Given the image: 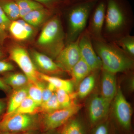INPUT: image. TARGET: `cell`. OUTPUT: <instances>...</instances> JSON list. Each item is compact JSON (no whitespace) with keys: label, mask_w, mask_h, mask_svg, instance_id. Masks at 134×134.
Masks as SVG:
<instances>
[{"label":"cell","mask_w":134,"mask_h":134,"mask_svg":"<svg viewBox=\"0 0 134 134\" xmlns=\"http://www.w3.org/2000/svg\"><path fill=\"white\" fill-rule=\"evenodd\" d=\"M98 0H85L70 3L65 9L66 20V44L78 39L86 29L89 18Z\"/></svg>","instance_id":"4"},{"label":"cell","mask_w":134,"mask_h":134,"mask_svg":"<svg viewBox=\"0 0 134 134\" xmlns=\"http://www.w3.org/2000/svg\"><path fill=\"white\" fill-rule=\"evenodd\" d=\"M28 90V97L31 99L38 107L42 102V91L44 85L40 82L37 83H29Z\"/></svg>","instance_id":"24"},{"label":"cell","mask_w":134,"mask_h":134,"mask_svg":"<svg viewBox=\"0 0 134 134\" xmlns=\"http://www.w3.org/2000/svg\"><path fill=\"white\" fill-rule=\"evenodd\" d=\"M101 70V96L111 101L115 97L117 90L115 74Z\"/></svg>","instance_id":"15"},{"label":"cell","mask_w":134,"mask_h":134,"mask_svg":"<svg viewBox=\"0 0 134 134\" xmlns=\"http://www.w3.org/2000/svg\"><path fill=\"white\" fill-rule=\"evenodd\" d=\"M92 42L94 50L101 61L102 69L115 74L128 73L133 69V59L115 43L93 40Z\"/></svg>","instance_id":"3"},{"label":"cell","mask_w":134,"mask_h":134,"mask_svg":"<svg viewBox=\"0 0 134 134\" xmlns=\"http://www.w3.org/2000/svg\"><path fill=\"white\" fill-rule=\"evenodd\" d=\"M22 134H36L34 130L28 131V132H24Z\"/></svg>","instance_id":"41"},{"label":"cell","mask_w":134,"mask_h":134,"mask_svg":"<svg viewBox=\"0 0 134 134\" xmlns=\"http://www.w3.org/2000/svg\"><path fill=\"white\" fill-rule=\"evenodd\" d=\"M0 59V74H5L14 69L11 63L5 60Z\"/></svg>","instance_id":"33"},{"label":"cell","mask_w":134,"mask_h":134,"mask_svg":"<svg viewBox=\"0 0 134 134\" xmlns=\"http://www.w3.org/2000/svg\"><path fill=\"white\" fill-rule=\"evenodd\" d=\"M23 133H14L8 132H0V134H22Z\"/></svg>","instance_id":"40"},{"label":"cell","mask_w":134,"mask_h":134,"mask_svg":"<svg viewBox=\"0 0 134 134\" xmlns=\"http://www.w3.org/2000/svg\"><path fill=\"white\" fill-rule=\"evenodd\" d=\"M59 134H67L66 123L63 125V127L62 130L61 132H60Z\"/></svg>","instance_id":"38"},{"label":"cell","mask_w":134,"mask_h":134,"mask_svg":"<svg viewBox=\"0 0 134 134\" xmlns=\"http://www.w3.org/2000/svg\"><path fill=\"white\" fill-rule=\"evenodd\" d=\"M27 96V88L22 87L16 90L10 98L7 108V113L5 114H9L14 111Z\"/></svg>","instance_id":"20"},{"label":"cell","mask_w":134,"mask_h":134,"mask_svg":"<svg viewBox=\"0 0 134 134\" xmlns=\"http://www.w3.org/2000/svg\"><path fill=\"white\" fill-rule=\"evenodd\" d=\"M105 1L103 37L105 41L114 43L121 38L130 34L133 27V14L127 0Z\"/></svg>","instance_id":"1"},{"label":"cell","mask_w":134,"mask_h":134,"mask_svg":"<svg viewBox=\"0 0 134 134\" xmlns=\"http://www.w3.org/2000/svg\"><path fill=\"white\" fill-rule=\"evenodd\" d=\"M81 108L80 105L73 104L69 107L46 113L40 122L41 127L45 132L57 129L68 122Z\"/></svg>","instance_id":"7"},{"label":"cell","mask_w":134,"mask_h":134,"mask_svg":"<svg viewBox=\"0 0 134 134\" xmlns=\"http://www.w3.org/2000/svg\"><path fill=\"white\" fill-rule=\"evenodd\" d=\"M98 71H92L80 82L77 86V96L80 98L86 97L93 90L96 84L97 72Z\"/></svg>","instance_id":"19"},{"label":"cell","mask_w":134,"mask_h":134,"mask_svg":"<svg viewBox=\"0 0 134 134\" xmlns=\"http://www.w3.org/2000/svg\"><path fill=\"white\" fill-rule=\"evenodd\" d=\"M0 6L11 21L20 18L19 8L14 0H0Z\"/></svg>","instance_id":"22"},{"label":"cell","mask_w":134,"mask_h":134,"mask_svg":"<svg viewBox=\"0 0 134 134\" xmlns=\"http://www.w3.org/2000/svg\"><path fill=\"white\" fill-rule=\"evenodd\" d=\"M6 108V104L5 101L2 99H0V116L4 112Z\"/></svg>","instance_id":"37"},{"label":"cell","mask_w":134,"mask_h":134,"mask_svg":"<svg viewBox=\"0 0 134 134\" xmlns=\"http://www.w3.org/2000/svg\"><path fill=\"white\" fill-rule=\"evenodd\" d=\"M106 10L105 0H98L90 15L86 30L93 40L105 41L103 38V31Z\"/></svg>","instance_id":"8"},{"label":"cell","mask_w":134,"mask_h":134,"mask_svg":"<svg viewBox=\"0 0 134 134\" xmlns=\"http://www.w3.org/2000/svg\"><path fill=\"white\" fill-rule=\"evenodd\" d=\"M19 8L20 18L35 10L45 7L33 0H14Z\"/></svg>","instance_id":"23"},{"label":"cell","mask_w":134,"mask_h":134,"mask_svg":"<svg viewBox=\"0 0 134 134\" xmlns=\"http://www.w3.org/2000/svg\"><path fill=\"white\" fill-rule=\"evenodd\" d=\"M11 22L0 6V26L1 28L7 32Z\"/></svg>","instance_id":"32"},{"label":"cell","mask_w":134,"mask_h":134,"mask_svg":"<svg viewBox=\"0 0 134 134\" xmlns=\"http://www.w3.org/2000/svg\"><path fill=\"white\" fill-rule=\"evenodd\" d=\"M8 37L7 32L4 30L0 26V46L3 45Z\"/></svg>","instance_id":"35"},{"label":"cell","mask_w":134,"mask_h":134,"mask_svg":"<svg viewBox=\"0 0 134 134\" xmlns=\"http://www.w3.org/2000/svg\"><path fill=\"white\" fill-rule=\"evenodd\" d=\"M3 81L8 86L15 88H19L29 83V79L24 74L12 73L5 75L2 78Z\"/></svg>","instance_id":"21"},{"label":"cell","mask_w":134,"mask_h":134,"mask_svg":"<svg viewBox=\"0 0 134 134\" xmlns=\"http://www.w3.org/2000/svg\"><path fill=\"white\" fill-rule=\"evenodd\" d=\"M114 103V111L117 123L126 132H129L132 126V110L120 88L117 89Z\"/></svg>","instance_id":"9"},{"label":"cell","mask_w":134,"mask_h":134,"mask_svg":"<svg viewBox=\"0 0 134 134\" xmlns=\"http://www.w3.org/2000/svg\"><path fill=\"white\" fill-rule=\"evenodd\" d=\"M9 58L18 65L29 79V82L37 83L40 79L39 72L32 61L30 55L23 47L13 44L8 48Z\"/></svg>","instance_id":"6"},{"label":"cell","mask_w":134,"mask_h":134,"mask_svg":"<svg viewBox=\"0 0 134 134\" xmlns=\"http://www.w3.org/2000/svg\"><path fill=\"white\" fill-rule=\"evenodd\" d=\"M30 56L34 65L45 74H62L63 71L52 58L43 53L32 49L31 50Z\"/></svg>","instance_id":"13"},{"label":"cell","mask_w":134,"mask_h":134,"mask_svg":"<svg viewBox=\"0 0 134 134\" xmlns=\"http://www.w3.org/2000/svg\"><path fill=\"white\" fill-rule=\"evenodd\" d=\"M53 130H51V132L50 133H48V134H59V133H57V132H52Z\"/></svg>","instance_id":"43"},{"label":"cell","mask_w":134,"mask_h":134,"mask_svg":"<svg viewBox=\"0 0 134 134\" xmlns=\"http://www.w3.org/2000/svg\"><path fill=\"white\" fill-rule=\"evenodd\" d=\"M39 77L43 80L53 85L57 89L63 90L69 94H72L74 91V84L72 81L62 79L59 77L45 74L39 72Z\"/></svg>","instance_id":"17"},{"label":"cell","mask_w":134,"mask_h":134,"mask_svg":"<svg viewBox=\"0 0 134 134\" xmlns=\"http://www.w3.org/2000/svg\"><path fill=\"white\" fill-rule=\"evenodd\" d=\"M114 43V42H113ZM115 44L133 59L134 57V36L130 34L121 38L114 42Z\"/></svg>","instance_id":"26"},{"label":"cell","mask_w":134,"mask_h":134,"mask_svg":"<svg viewBox=\"0 0 134 134\" xmlns=\"http://www.w3.org/2000/svg\"><path fill=\"white\" fill-rule=\"evenodd\" d=\"M34 28L23 19H19L11 22L8 31L16 40L24 41L31 38L33 36Z\"/></svg>","instance_id":"14"},{"label":"cell","mask_w":134,"mask_h":134,"mask_svg":"<svg viewBox=\"0 0 134 134\" xmlns=\"http://www.w3.org/2000/svg\"><path fill=\"white\" fill-rule=\"evenodd\" d=\"M5 56V54L4 52L0 48V59L4 58Z\"/></svg>","instance_id":"39"},{"label":"cell","mask_w":134,"mask_h":134,"mask_svg":"<svg viewBox=\"0 0 134 134\" xmlns=\"http://www.w3.org/2000/svg\"><path fill=\"white\" fill-rule=\"evenodd\" d=\"M38 121L32 114H5L0 120V132L23 133L34 130Z\"/></svg>","instance_id":"5"},{"label":"cell","mask_w":134,"mask_h":134,"mask_svg":"<svg viewBox=\"0 0 134 134\" xmlns=\"http://www.w3.org/2000/svg\"><path fill=\"white\" fill-rule=\"evenodd\" d=\"M66 45V34L60 12L55 13L45 23L36 42L39 50L55 59Z\"/></svg>","instance_id":"2"},{"label":"cell","mask_w":134,"mask_h":134,"mask_svg":"<svg viewBox=\"0 0 134 134\" xmlns=\"http://www.w3.org/2000/svg\"><path fill=\"white\" fill-rule=\"evenodd\" d=\"M70 3L78 2L81 1H85V0H69Z\"/></svg>","instance_id":"42"},{"label":"cell","mask_w":134,"mask_h":134,"mask_svg":"<svg viewBox=\"0 0 134 134\" xmlns=\"http://www.w3.org/2000/svg\"><path fill=\"white\" fill-rule=\"evenodd\" d=\"M67 134H86V130L79 120H69L66 123Z\"/></svg>","instance_id":"28"},{"label":"cell","mask_w":134,"mask_h":134,"mask_svg":"<svg viewBox=\"0 0 134 134\" xmlns=\"http://www.w3.org/2000/svg\"><path fill=\"white\" fill-rule=\"evenodd\" d=\"M91 134H110L109 124L106 122H100L94 126Z\"/></svg>","instance_id":"31"},{"label":"cell","mask_w":134,"mask_h":134,"mask_svg":"<svg viewBox=\"0 0 134 134\" xmlns=\"http://www.w3.org/2000/svg\"><path fill=\"white\" fill-rule=\"evenodd\" d=\"M111 103L101 95L92 97L88 105L89 120L91 126H94L103 122L107 115Z\"/></svg>","instance_id":"12"},{"label":"cell","mask_w":134,"mask_h":134,"mask_svg":"<svg viewBox=\"0 0 134 134\" xmlns=\"http://www.w3.org/2000/svg\"><path fill=\"white\" fill-rule=\"evenodd\" d=\"M42 4L54 13L60 12V10L68 6L69 0H33Z\"/></svg>","instance_id":"27"},{"label":"cell","mask_w":134,"mask_h":134,"mask_svg":"<svg viewBox=\"0 0 134 134\" xmlns=\"http://www.w3.org/2000/svg\"><path fill=\"white\" fill-rule=\"evenodd\" d=\"M55 93L61 108L69 107L74 103L72 101V97L69 93L63 90L57 89Z\"/></svg>","instance_id":"29"},{"label":"cell","mask_w":134,"mask_h":134,"mask_svg":"<svg viewBox=\"0 0 134 134\" xmlns=\"http://www.w3.org/2000/svg\"><path fill=\"white\" fill-rule=\"evenodd\" d=\"M9 90V86L3 81L2 78H0V90L4 91H7Z\"/></svg>","instance_id":"36"},{"label":"cell","mask_w":134,"mask_h":134,"mask_svg":"<svg viewBox=\"0 0 134 134\" xmlns=\"http://www.w3.org/2000/svg\"><path fill=\"white\" fill-rule=\"evenodd\" d=\"M78 45L81 58L92 71L102 69L101 61L93 48L91 37L86 30L79 37Z\"/></svg>","instance_id":"11"},{"label":"cell","mask_w":134,"mask_h":134,"mask_svg":"<svg viewBox=\"0 0 134 134\" xmlns=\"http://www.w3.org/2000/svg\"><path fill=\"white\" fill-rule=\"evenodd\" d=\"M55 13L46 7L31 11L22 19L34 28L44 24Z\"/></svg>","instance_id":"16"},{"label":"cell","mask_w":134,"mask_h":134,"mask_svg":"<svg viewBox=\"0 0 134 134\" xmlns=\"http://www.w3.org/2000/svg\"><path fill=\"white\" fill-rule=\"evenodd\" d=\"M54 93L55 92L49 88L47 85L46 87L44 86L42 91V104L51 98Z\"/></svg>","instance_id":"34"},{"label":"cell","mask_w":134,"mask_h":134,"mask_svg":"<svg viewBox=\"0 0 134 134\" xmlns=\"http://www.w3.org/2000/svg\"><path fill=\"white\" fill-rule=\"evenodd\" d=\"M38 107L34 101L27 96L19 107L14 111L9 114H31L35 112L37 110Z\"/></svg>","instance_id":"25"},{"label":"cell","mask_w":134,"mask_h":134,"mask_svg":"<svg viewBox=\"0 0 134 134\" xmlns=\"http://www.w3.org/2000/svg\"><path fill=\"white\" fill-rule=\"evenodd\" d=\"M79 39L66 44L54 59L56 64L63 72L70 74L73 67L81 59Z\"/></svg>","instance_id":"10"},{"label":"cell","mask_w":134,"mask_h":134,"mask_svg":"<svg viewBox=\"0 0 134 134\" xmlns=\"http://www.w3.org/2000/svg\"><path fill=\"white\" fill-rule=\"evenodd\" d=\"M92 71L90 66L81 58L73 67L70 74L73 83L77 87L80 82Z\"/></svg>","instance_id":"18"},{"label":"cell","mask_w":134,"mask_h":134,"mask_svg":"<svg viewBox=\"0 0 134 134\" xmlns=\"http://www.w3.org/2000/svg\"><path fill=\"white\" fill-rule=\"evenodd\" d=\"M40 107V110L45 113L53 111L61 108L58 102L55 93H54L51 98L48 100L42 103Z\"/></svg>","instance_id":"30"}]
</instances>
